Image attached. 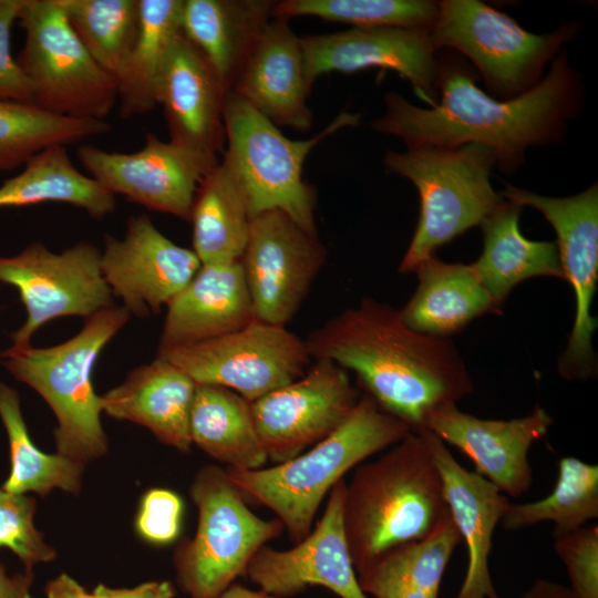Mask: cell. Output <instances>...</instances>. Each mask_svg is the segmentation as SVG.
Segmentation results:
<instances>
[{
  "label": "cell",
  "mask_w": 598,
  "mask_h": 598,
  "mask_svg": "<svg viewBox=\"0 0 598 598\" xmlns=\"http://www.w3.org/2000/svg\"><path fill=\"white\" fill-rule=\"evenodd\" d=\"M305 343L311 359L353 371L363 393L412 432L474 390L450 339L413 330L400 310L372 298L326 321Z\"/></svg>",
  "instance_id": "1"
},
{
  "label": "cell",
  "mask_w": 598,
  "mask_h": 598,
  "mask_svg": "<svg viewBox=\"0 0 598 598\" xmlns=\"http://www.w3.org/2000/svg\"><path fill=\"white\" fill-rule=\"evenodd\" d=\"M442 99L423 109L402 95H385L384 114L373 130L401 138L408 148H457L476 143L492 148L503 171L512 172L525 151L556 140L576 111L578 82L563 52L549 73L528 91L495 100L454 63L440 68Z\"/></svg>",
  "instance_id": "2"
},
{
  "label": "cell",
  "mask_w": 598,
  "mask_h": 598,
  "mask_svg": "<svg viewBox=\"0 0 598 598\" xmlns=\"http://www.w3.org/2000/svg\"><path fill=\"white\" fill-rule=\"evenodd\" d=\"M342 516L357 574L451 519L442 478L422 433H409L380 457L355 467Z\"/></svg>",
  "instance_id": "3"
},
{
  "label": "cell",
  "mask_w": 598,
  "mask_h": 598,
  "mask_svg": "<svg viewBox=\"0 0 598 598\" xmlns=\"http://www.w3.org/2000/svg\"><path fill=\"white\" fill-rule=\"evenodd\" d=\"M411 432L362 393L347 420L308 451L271 467L226 472L246 502L272 511L297 544L311 532L322 501L347 472Z\"/></svg>",
  "instance_id": "4"
},
{
  "label": "cell",
  "mask_w": 598,
  "mask_h": 598,
  "mask_svg": "<svg viewBox=\"0 0 598 598\" xmlns=\"http://www.w3.org/2000/svg\"><path fill=\"white\" fill-rule=\"evenodd\" d=\"M130 317L123 306L114 305L84 319L81 330L61 343L0 351L8 372L33 389L52 410L56 453L86 464L107 452L102 395L94 390L93 371L104 347Z\"/></svg>",
  "instance_id": "5"
},
{
  "label": "cell",
  "mask_w": 598,
  "mask_h": 598,
  "mask_svg": "<svg viewBox=\"0 0 598 598\" xmlns=\"http://www.w3.org/2000/svg\"><path fill=\"white\" fill-rule=\"evenodd\" d=\"M495 162L494 151L476 143L385 154L386 169L410 179L421 200L420 218L399 272H414L439 247L481 225L504 200L489 182Z\"/></svg>",
  "instance_id": "6"
},
{
  "label": "cell",
  "mask_w": 598,
  "mask_h": 598,
  "mask_svg": "<svg viewBox=\"0 0 598 598\" xmlns=\"http://www.w3.org/2000/svg\"><path fill=\"white\" fill-rule=\"evenodd\" d=\"M226 151L245 195L251 218L281 210L306 230L318 234L315 220L316 192L303 181L309 153L328 136L359 122V114L342 112L309 140H290L278 126L233 92L225 101Z\"/></svg>",
  "instance_id": "7"
},
{
  "label": "cell",
  "mask_w": 598,
  "mask_h": 598,
  "mask_svg": "<svg viewBox=\"0 0 598 598\" xmlns=\"http://www.w3.org/2000/svg\"><path fill=\"white\" fill-rule=\"evenodd\" d=\"M189 495L198 522L195 535L174 549L176 584L188 598H216L245 576L252 556L279 537L285 526L277 517L257 516L226 468L214 464L198 470Z\"/></svg>",
  "instance_id": "8"
},
{
  "label": "cell",
  "mask_w": 598,
  "mask_h": 598,
  "mask_svg": "<svg viewBox=\"0 0 598 598\" xmlns=\"http://www.w3.org/2000/svg\"><path fill=\"white\" fill-rule=\"evenodd\" d=\"M18 20L24 44L16 58L33 103L54 114L104 120L117 102L116 80L71 27L59 0H23Z\"/></svg>",
  "instance_id": "9"
},
{
  "label": "cell",
  "mask_w": 598,
  "mask_h": 598,
  "mask_svg": "<svg viewBox=\"0 0 598 598\" xmlns=\"http://www.w3.org/2000/svg\"><path fill=\"white\" fill-rule=\"evenodd\" d=\"M437 4V16L429 28L434 50L461 51L504 100L536 85L545 64L574 33L567 25L551 33H530L477 0H444Z\"/></svg>",
  "instance_id": "10"
},
{
  "label": "cell",
  "mask_w": 598,
  "mask_h": 598,
  "mask_svg": "<svg viewBox=\"0 0 598 598\" xmlns=\"http://www.w3.org/2000/svg\"><path fill=\"white\" fill-rule=\"evenodd\" d=\"M0 282L18 290L27 311L24 323L10 334L11 349L31 346L35 331L53 319H86L114 306L101 270V250L87 241L60 252L37 241L16 255L0 256Z\"/></svg>",
  "instance_id": "11"
},
{
  "label": "cell",
  "mask_w": 598,
  "mask_h": 598,
  "mask_svg": "<svg viewBox=\"0 0 598 598\" xmlns=\"http://www.w3.org/2000/svg\"><path fill=\"white\" fill-rule=\"evenodd\" d=\"M197 384L227 388L249 402L300 378L312 360L305 340L286 327L254 320L199 343L157 348Z\"/></svg>",
  "instance_id": "12"
},
{
  "label": "cell",
  "mask_w": 598,
  "mask_h": 598,
  "mask_svg": "<svg viewBox=\"0 0 598 598\" xmlns=\"http://www.w3.org/2000/svg\"><path fill=\"white\" fill-rule=\"evenodd\" d=\"M502 196L539 210L557 235L564 279L575 292L576 313L558 372L568 381H584L597 373L592 334L597 319L590 313L598 282V188L597 184L570 197H547L507 186Z\"/></svg>",
  "instance_id": "13"
},
{
  "label": "cell",
  "mask_w": 598,
  "mask_h": 598,
  "mask_svg": "<svg viewBox=\"0 0 598 598\" xmlns=\"http://www.w3.org/2000/svg\"><path fill=\"white\" fill-rule=\"evenodd\" d=\"M318 238L281 210L251 218L239 260L256 320L286 327L326 264Z\"/></svg>",
  "instance_id": "14"
},
{
  "label": "cell",
  "mask_w": 598,
  "mask_h": 598,
  "mask_svg": "<svg viewBox=\"0 0 598 598\" xmlns=\"http://www.w3.org/2000/svg\"><path fill=\"white\" fill-rule=\"evenodd\" d=\"M76 157L89 176L112 194L187 221L202 181L219 162L152 133L134 153L84 144Z\"/></svg>",
  "instance_id": "15"
},
{
  "label": "cell",
  "mask_w": 598,
  "mask_h": 598,
  "mask_svg": "<svg viewBox=\"0 0 598 598\" xmlns=\"http://www.w3.org/2000/svg\"><path fill=\"white\" fill-rule=\"evenodd\" d=\"M361 392L348 371L315 360L297 380L251 402L256 427L268 460L289 461L336 431Z\"/></svg>",
  "instance_id": "16"
},
{
  "label": "cell",
  "mask_w": 598,
  "mask_h": 598,
  "mask_svg": "<svg viewBox=\"0 0 598 598\" xmlns=\"http://www.w3.org/2000/svg\"><path fill=\"white\" fill-rule=\"evenodd\" d=\"M202 262L167 238L147 215H130L123 238L104 237L101 270L114 297L140 318L158 315L189 283Z\"/></svg>",
  "instance_id": "17"
},
{
  "label": "cell",
  "mask_w": 598,
  "mask_h": 598,
  "mask_svg": "<svg viewBox=\"0 0 598 598\" xmlns=\"http://www.w3.org/2000/svg\"><path fill=\"white\" fill-rule=\"evenodd\" d=\"M347 482L339 481L328 495L317 525L292 548L262 546L249 561L245 577L272 596L290 598L321 586L340 598H368L354 569L343 526Z\"/></svg>",
  "instance_id": "18"
},
{
  "label": "cell",
  "mask_w": 598,
  "mask_h": 598,
  "mask_svg": "<svg viewBox=\"0 0 598 598\" xmlns=\"http://www.w3.org/2000/svg\"><path fill=\"white\" fill-rule=\"evenodd\" d=\"M308 81L324 73H352L365 69L393 70L433 106L440 65L426 28H351L300 37Z\"/></svg>",
  "instance_id": "19"
},
{
  "label": "cell",
  "mask_w": 598,
  "mask_h": 598,
  "mask_svg": "<svg viewBox=\"0 0 598 598\" xmlns=\"http://www.w3.org/2000/svg\"><path fill=\"white\" fill-rule=\"evenodd\" d=\"M551 424L553 417L539 405L520 417L484 420L450 404L433 412L423 430L462 451L474 463L475 472L502 493L519 497L533 483L529 448Z\"/></svg>",
  "instance_id": "20"
},
{
  "label": "cell",
  "mask_w": 598,
  "mask_h": 598,
  "mask_svg": "<svg viewBox=\"0 0 598 598\" xmlns=\"http://www.w3.org/2000/svg\"><path fill=\"white\" fill-rule=\"evenodd\" d=\"M226 95L208 62L181 31L166 53L156 92L169 141L218 157L226 144Z\"/></svg>",
  "instance_id": "21"
},
{
  "label": "cell",
  "mask_w": 598,
  "mask_h": 598,
  "mask_svg": "<svg viewBox=\"0 0 598 598\" xmlns=\"http://www.w3.org/2000/svg\"><path fill=\"white\" fill-rule=\"evenodd\" d=\"M311 87L300 38L287 20L272 18L229 92L245 100L276 126L306 132L313 121L308 106Z\"/></svg>",
  "instance_id": "22"
},
{
  "label": "cell",
  "mask_w": 598,
  "mask_h": 598,
  "mask_svg": "<svg viewBox=\"0 0 598 598\" xmlns=\"http://www.w3.org/2000/svg\"><path fill=\"white\" fill-rule=\"evenodd\" d=\"M420 433L440 472L451 518L467 548V568L456 598H499L488 559L493 534L511 503L488 480L462 466L436 435L427 430Z\"/></svg>",
  "instance_id": "23"
},
{
  "label": "cell",
  "mask_w": 598,
  "mask_h": 598,
  "mask_svg": "<svg viewBox=\"0 0 598 598\" xmlns=\"http://www.w3.org/2000/svg\"><path fill=\"white\" fill-rule=\"evenodd\" d=\"M166 309L158 348L216 339L256 320L239 261L202 265Z\"/></svg>",
  "instance_id": "24"
},
{
  "label": "cell",
  "mask_w": 598,
  "mask_h": 598,
  "mask_svg": "<svg viewBox=\"0 0 598 598\" xmlns=\"http://www.w3.org/2000/svg\"><path fill=\"white\" fill-rule=\"evenodd\" d=\"M196 382L171 361L156 355L131 370L102 395L103 412L146 427L161 443L188 453L189 415Z\"/></svg>",
  "instance_id": "25"
},
{
  "label": "cell",
  "mask_w": 598,
  "mask_h": 598,
  "mask_svg": "<svg viewBox=\"0 0 598 598\" xmlns=\"http://www.w3.org/2000/svg\"><path fill=\"white\" fill-rule=\"evenodd\" d=\"M271 0H183L181 30L228 93L272 19Z\"/></svg>",
  "instance_id": "26"
},
{
  "label": "cell",
  "mask_w": 598,
  "mask_h": 598,
  "mask_svg": "<svg viewBox=\"0 0 598 598\" xmlns=\"http://www.w3.org/2000/svg\"><path fill=\"white\" fill-rule=\"evenodd\" d=\"M414 272L416 290L400 312L415 331L448 339L477 317L502 313L472 264L445 262L433 256Z\"/></svg>",
  "instance_id": "27"
},
{
  "label": "cell",
  "mask_w": 598,
  "mask_h": 598,
  "mask_svg": "<svg viewBox=\"0 0 598 598\" xmlns=\"http://www.w3.org/2000/svg\"><path fill=\"white\" fill-rule=\"evenodd\" d=\"M523 206L505 199L481 223L483 251L473 267L496 302L503 306L519 282L537 276L564 279L556 241L527 239L519 230Z\"/></svg>",
  "instance_id": "28"
},
{
  "label": "cell",
  "mask_w": 598,
  "mask_h": 598,
  "mask_svg": "<svg viewBox=\"0 0 598 598\" xmlns=\"http://www.w3.org/2000/svg\"><path fill=\"white\" fill-rule=\"evenodd\" d=\"M189 435L193 444L227 467L257 470L268 460L251 402L224 386L196 384Z\"/></svg>",
  "instance_id": "29"
},
{
  "label": "cell",
  "mask_w": 598,
  "mask_h": 598,
  "mask_svg": "<svg viewBox=\"0 0 598 598\" xmlns=\"http://www.w3.org/2000/svg\"><path fill=\"white\" fill-rule=\"evenodd\" d=\"M189 221L193 226V250L202 265L240 260L251 216L243 189L225 158L202 181Z\"/></svg>",
  "instance_id": "30"
},
{
  "label": "cell",
  "mask_w": 598,
  "mask_h": 598,
  "mask_svg": "<svg viewBox=\"0 0 598 598\" xmlns=\"http://www.w3.org/2000/svg\"><path fill=\"white\" fill-rule=\"evenodd\" d=\"M42 203L69 204L94 219L105 218L116 207L115 195L79 171L62 145L35 154L21 173L0 185V208Z\"/></svg>",
  "instance_id": "31"
},
{
  "label": "cell",
  "mask_w": 598,
  "mask_h": 598,
  "mask_svg": "<svg viewBox=\"0 0 598 598\" xmlns=\"http://www.w3.org/2000/svg\"><path fill=\"white\" fill-rule=\"evenodd\" d=\"M183 0H140V32L116 79L120 115L130 118L157 105L162 66L173 40L181 33Z\"/></svg>",
  "instance_id": "32"
},
{
  "label": "cell",
  "mask_w": 598,
  "mask_h": 598,
  "mask_svg": "<svg viewBox=\"0 0 598 598\" xmlns=\"http://www.w3.org/2000/svg\"><path fill=\"white\" fill-rule=\"evenodd\" d=\"M0 419L9 441L10 472L2 487L12 494L45 496L54 488L78 495L85 464L59 453L48 454L29 435L18 392L0 381Z\"/></svg>",
  "instance_id": "33"
},
{
  "label": "cell",
  "mask_w": 598,
  "mask_h": 598,
  "mask_svg": "<svg viewBox=\"0 0 598 598\" xmlns=\"http://www.w3.org/2000/svg\"><path fill=\"white\" fill-rule=\"evenodd\" d=\"M598 517V466L574 456L558 461L553 491L542 499L511 504L501 524L515 532L539 523L554 524V537L575 532Z\"/></svg>",
  "instance_id": "34"
},
{
  "label": "cell",
  "mask_w": 598,
  "mask_h": 598,
  "mask_svg": "<svg viewBox=\"0 0 598 598\" xmlns=\"http://www.w3.org/2000/svg\"><path fill=\"white\" fill-rule=\"evenodd\" d=\"M111 130L104 120L49 112L33 102L0 100V171H12L54 146H68Z\"/></svg>",
  "instance_id": "35"
},
{
  "label": "cell",
  "mask_w": 598,
  "mask_h": 598,
  "mask_svg": "<svg viewBox=\"0 0 598 598\" xmlns=\"http://www.w3.org/2000/svg\"><path fill=\"white\" fill-rule=\"evenodd\" d=\"M96 63L115 80L140 32V0H59Z\"/></svg>",
  "instance_id": "36"
},
{
  "label": "cell",
  "mask_w": 598,
  "mask_h": 598,
  "mask_svg": "<svg viewBox=\"0 0 598 598\" xmlns=\"http://www.w3.org/2000/svg\"><path fill=\"white\" fill-rule=\"evenodd\" d=\"M437 12V2L429 0H282L276 1L272 18L317 17L353 28L429 29Z\"/></svg>",
  "instance_id": "37"
},
{
  "label": "cell",
  "mask_w": 598,
  "mask_h": 598,
  "mask_svg": "<svg viewBox=\"0 0 598 598\" xmlns=\"http://www.w3.org/2000/svg\"><path fill=\"white\" fill-rule=\"evenodd\" d=\"M461 540L451 518L425 538L401 546L382 558L399 568L416 587L439 598L445 569Z\"/></svg>",
  "instance_id": "38"
},
{
  "label": "cell",
  "mask_w": 598,
  "mask_h": 598,
  "mask_svg": "<svg viewBox=\"0 0 598 598\" xmlns=\"http://www.w3.org/2000/svg\"><path fill=\"white\" fill-rule=\"evenodd\" d=\"M37 501L27 494H12L0 488V548L10 549L24 565L33 569L37 564L55 558V549L44 542L34 526Z\"/></svg>",
  "instance_id": "39"
},
{
  "label": "cell",
  "mask_w": 598,
  "mask_h": 598,
  "mask_svg": "<svg viewBox=\"0 0 598 598\" xmlns=\"http://www.w3.org/2000/svg\"><path fill=\"white\" fill-rule=\"evenodd\" d=\"M554 550L567 570L568 598H598L597 523L554 537Z\"/></svg>",
  "instance_id": "40"
},
{
  "label": "cell",
  "mask_w": 598,
  "mask_h": 598,
  "mask_svg": "<svg viewBox=\"0 0 598 598\" xmlns=\"http://www.w3.org/2000/svg\"><path fill=\"white\" fill-rule=\"evenodd\" d=\"M181 496L167 488H151L142 497L135 530L145 542L163 546L176 540L183 522Z\"/></svg>",
  "instance_id": "41"
},
{
  "label": "cell",
  "mask_w": 598,
  "mask_h": 598,
  "mask_svg": "<svg viewBox=\"0 0 598 598\" xmlns=\"http://www.w3.org/2000/svg\"><path fill=\"white\" fill-rule=\"evenodd\" d=\"M23 0H0V100L33 102L30 84L11 54V29Z\"/></svg>",
  "instance_id": "42"
},
{
  "label": "cell",
  "mask_w": 598,
  "mask_h": 598,
  "mask_svg": "<svg viewBox=\"0 0 598 598\" xmlns=\"http://www.w3.org/2000/svg\"><path fill=\"white\" fill-rule=\"evenodd\" d=\"M362 591L373 598H437L416 587L386 558L357 574Z\"/></svg>",
  "instance_id": "43"
},
{
  "label": "cell",
  "mask_w": 598,
  "mask_h": 598,
  "mask_svg": "<svg viewBox=\"0 0 598 598\" xmlns=\"http://www.w3.org/2000/svg\"><path fill=\"white\" fill-rule=\"evenodd\" d=\"M95 598H175L177 589L169 580H152L133 588H111L99 584Z\"/></svg>",
  "instance_id": "44"
},
{
  "label": "cell",
  "mask_w": 598,
  "mask_h": 598,
  "mask_svg": "<svg viewBox=\"0 0 598 598\" xmlns=\"http://www.w3.org/2000/svg\"><path fill=\"white\" fill-rule=\"evenodd\" d=\"M33 569L9 575L0 563V598H32Z\"/></svg>",
  "instance_id": "45"
},
{
  "label": "cell",
  "mask_w": 598,
  "mask_h": 598,
  "mask_svg": "<svg viewBox=\"0 0 598 598\" xmlns=\"http://www.w3.org/2000/svg\"><path fill=\"white\" fill-rule=\"evenodd\" d=\"M47 598H95L74 578L68 574H60L45 586Z\"/></svg>",
  "instance_id": "46"
},
{
  "label": "cell",
  "mask_w": 598,
  "mask_h": 598,
  "mask_svg": "<svg viewBox=\"0 0 598 598\" xmlns=\"http://www.w3.org/2000/svg\"><path fill=\"white\" fill-rule=\"evenodd\" d=\"M523 598H568V590L560 584L538 579L524 594Z\"/></svg>",
  "instance_id": "47"
},
{
  "label": "cell",
  "mask_w": 598,
  "mask_h": 598,
  "mask_svg": "<svg viewBox=\"0 0 598 598\" xmlns=\"http://www.w3.org/2000/svg\"><path fill=\"white\" fill-rule=\"evenodd\" d=\"M216 598H278L262 589H251L238 582L231 584Z\"/></svg>",
  "instance_id": "48"
},
{
  "label": "cell",
  "mask_w": 598,
  "mask_h": 598,
  "mask_svg": "<svg viewBox=\"0 0 598 598\" xmlns=\"http://www.w3.org/2000/svg\"><path fill=\"white\" fill-rule=\"evenodd\" d=\"M0 361H1V359H0Z\"/></svg>",
  "instance_id": "49"
}]
</instances>
